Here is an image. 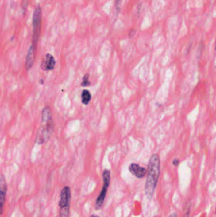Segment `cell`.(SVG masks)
I'll return each mask as SVG.
<instances>
[{
  "label": "cell",
  "mask_w": 216,
  "mask_h": 217,
  "mask_svg": "<svg viewBox=\"0 0 216 217\" xmlns=\"http://www.w3.org/2000/svg\"><path fill=\"white\" fill-rule=\"evenodd\" d=\"M160 173V161L158 154H153L150 158L147 168V176L145 186V192L147 198H153L159 182Z\"/></svg>",
  "instance_id": "cell-1"
},
{
  "label": "cell",
  "mask_w": 216,
  "mask_h": 217,
  "mask_svg": "<svg viewBox=\"0 0 216 217\" xmlns=\"http://www.w3.org/2000/svg\"><path fill=\"white\" fill-rule=\"evenodd\" d=\"M53 128L51 109L49 107H45L42 112L41 125L38 130L36 142L38 144H43L46 142L51 137Z\"/></svg>",
  "instance_id": "cell-2"
},
{
  "label": "cell",
  "mask_w": 216,
  "mask_h": 217,
  "mask_svg": "<svg viewBox=\"0 0 216 217\" xmlns=\"http://www.w3.org/2000/svg\"><path fill=\"white\" fill-rule=\"evenodd\" d=\"M41 19H42V11L41 6L37 5L33 13V35L32 46L37 49V45L41 34Z\"/></svg>",
  "instance_id": "cell-3"
},
{
  "label": "cell",
  "mask_w": 216,
  "mask_h": 217,
  "mask_svg": "<svg viewBox=\"0 0 216 217\" xmlns=\"http://www.w3.org/2000/svg\"><path fill=\"white\" fill-rule=\"evenodd\" d=\"M71 200V192L70 187L68 186H65L60 192V198L59 201L60 217L69 216Z\"/></svg>",
  "instance_id": "cell-4"
},
{
  "label": "cell",
  "mask_w": 216,
  "mask_h": 217,
  "mask_svg": "<svg viewBox=\"0 0 216 217\" xmlns=\"http://www.w3.org/2000/svg\"><path fill=\"white\" fill-rule=\"evenodd\" d=\"M103 188L102 189V191L100 195H98V198L95 202V208L96 210H99L102 206L105 199L106 195L107 194L108 189H109L110 182V172L109 170L106 169L103 171Z\"/></svg>",
  "instance_id": "cell-5"
},
{
  "label": "cell",
  "mask_w": 216,
  "mask_h": 217,
  "mask_svg": "<svg viewBox=\"0 0 216 217\" xmlns=\"http://www.w3.org/2000/svg\"><path fill=\"white\" fill-rule=\"evenodd\" d=\"M129 171L137 179H142L147 174V170L136 163H131L129 165Z\"/></svg>",
  "instance_id": "cell-6"
},
{
  "label": "cell",
  "mask_w": 216,
  "mask_h": 217,
  "mask_svg": "<svg viewBox=\"0 0 216 217\" xmlns=\"http://www.w3.org/2000/svg\"><path fill=\"white\" fill-rule=\"evenodd\" d=\"M55 64L56 61L54 57L50 53H47L42 62L41 68L43 71H51L55 68Z\"/></svg>",
  "instance_id": "cell-7"
},
{
  "label": "cell",
  "mask_w": 216,
  "mask_h": 217,
  "mask_svg": "<svg viewBox=\"0 0 216 217\" xmlns=\"http://www.w3.org/2000/svg\"><path fill=\"white\" fill-rule=\"evenodd\" d=\"M36 50L31 45L29 48L26 58H25V68L28 71L33 67L36 56Z\"/></svg>",
  "instance_id": "cell-8"
},
{
  "label": "cell",
  "mask_w": 216,
  "mask_h": 217,
  "mask_svg": "<svg viewBox=\"0 0 216 217\" xmlns=\"http://www.w3.org/2000/svg\"><path fill=\"white\" fill-rule=\"evenodd\" d=\"M0 182H0V183H1V190H0V203H1V213H2L3 205L5 201L6 190H7L5 179L3 174L1 176V180H0Z\"/></svg>",
  "instance_id": "cell-9"
},
{
  "label": "cell",
  "mask_w": 216,
  "mask_h": 217,
  "mask_svg": "<svg viewBox=\"0 0 216 217\" xmlns=\"http://www.w3.org/2000/svg\"><path fill=\"white\" fill-rule=\"evenodd\" d=\"M91 99V95L90 92L87 90H84L81 93L82 103L84 105H87L90 103Z\"/></svg>",
  "instance_id": "cell-10"
},
{
  "label": "cell",
  "mask_w": 216,
  "mask_h": 217,
  "mask_svg": "<svg viewBox=\"0 0 216 217\" xmlns=\"http://www.w3.org/2000/svg\"><path fill=\"white\" fill-rule=\"evenodd\" d=\"M89 77H90L89 74H86L84 75V76L83 77L81 84L83 87L88 86L91 85V82L89 80Z\"/></svg>",
  "instance_id": "cell-11"
},
{
  "label": "cell",
  "mask_w": 216,
  "mask_h": 217,
  "mask_svg": "<svg viewBox=\"0 0 216 217\" xmlns=\"http://www.w3.org/2000/svg\"><path fill=\"white\" fill-rule=\"evenodd\" d=\"M122 1V0H115V8H116V10H117V11L120 10Z\"/></svg>",
  "instance_id": "cell-12"
},
{
  "label": "cell",
  "mask_w": 216,
  "mask_h": 217,
  "mask_svg": "<svg viewBox=\"0 0 216 217\" xmlns=\"http://www.w3.org/2000/svg\"><path fill=\"white\" fill-rule=\"evenodd\" d=\"M179 163V160L178 159H174V160H173V161H172V164H173V165L175 166H178Z\"/></svg>",
  "instance_id": "cell-13"
},
{
  "label": "cell",
  "mask_w": 216,
  "mask_h": 217,
  "mask_svg": "<svg viewBox=\"0 0 216 217\" xmlns=\"http://www.w3.org/2000/svg\"><path fill=\"white\" fill-rule=\"evenodd\" d=\"M135 33H136V31H135L134 30H133V29H131V30L130 32H129V36L130 37H132L134 35Z\"/></svg>",
  "instance_id": "cell-14"
},
{
  "label": "cell",
  "mask_w": 216,
  "mask_h": 217,
  "mask_svg": "<svg viewBox=\"0 0 216 217\" xmlns=\"http://www.w3.org/2000/svg\"><path fill=\"white\" fill-rule=\"evenodd\" d=\"M190 213V209L188 208V209L187 210V211H186V213H185L184 217H189Z\"/></svg>",
  "instance_id": "cell-15"
},
{
  "label": "cell",
  "mask_w": 216,
  "mask_h": 217,
  "mask_svg": "<svg viewBox=\"0 0 216 217\" xmlns=\"http://www.w3.org/2000/svg\"><path fill=\"white\" fill-rule=\"evenodd\" d=\"M169 217H178V215H177V213L176 212H174L172 214H171V215Z\"/></svg>",
  "instance_id": "cell-16"
},
{
  "label": "cell",
  "mask_w": 216,
  "mask_h": 217,
  "mask_svg": "<svg viewBox=\"0 0 216 217\" xmlns=\"http://www.w3.org/2000/svg\"><path fill=\"white\" fill-rule=\"evenodd\" d=\"M90 217H100L99 216H98V215H91Z\"/></svg>",
  "instance_id": "cell-17"
},
{
  "label": "cell",
  "mask_w": 216,
  "mask_h": 217,
  "mask_svg": "<svg viewBox=\"0 0 216 217\" xmlns=\"http://www.w3.org/2000/svg\"><path fill=\"white\" fill-rule=\"evenodd\" d=\"M215 50H216V40H215Z\"/></svg>",
  "instance_id": "cell-18"
},
{
  "label": "cell",
  "mask_w": 216,
  "mask_h": 217,
  "mask_svg": "<svg viewBox=\"0 0 216 217\" xmlns=\"http://www.w3.org/2000/svg\"><path fill=\"white\" fill-rule=\"evenodd\" d=\"M215 214H216V209H215Z\"/></svg>",
  "instance_id": "cell-19"
}]
</instances>
